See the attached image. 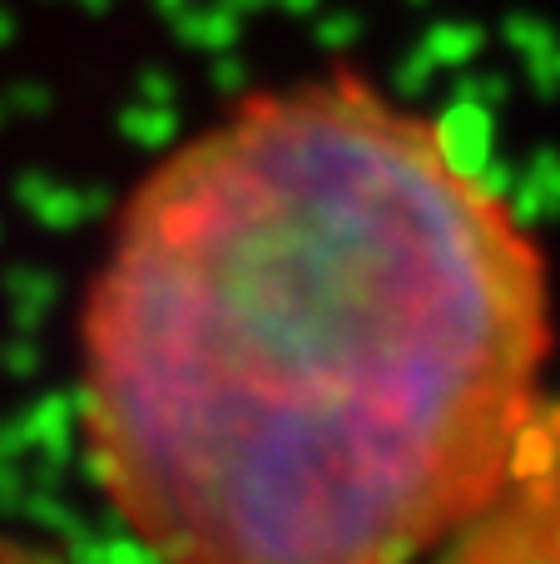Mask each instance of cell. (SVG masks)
<instances>
[{"mask_svg": "<svg viewBox=\"0 0 560 564\" xmlns=\"http://www.w3.org/2000/svg\"><path fill=\"white\" fill-rule=\"evenodd\" d=\"M432 564H560V397L516 431L486 496L427 555Z\"/></svg>", "mask_w": 560, "mask_h": 564, "instance_id": "cell-2", "label": "cell"}, {"mask_svg": "<svg viewBox=\"0 0 560 564\" xmlns=\"http://www.w3.org/2000/svg\"><path fill=\"white\" fill-rule=\"evenodd\" d=\"M551 263L442 119L353 65L238 95L125 194L79 446L154 564H417L546 397Z\"/></svg>", "mask_w": 560, "mask_h": 564, "instance_id": "cell-1", "label": "cell"}]
</instances>
